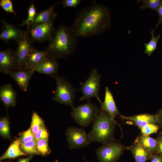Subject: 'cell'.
<instances>
[{
  "instance_id": "1",
  "label": "cell",
  "mask_w": 162,
  "mask_h": 162,
  "mask_svg": "<svg viewBox=\"0 0 162 162\" xmlns=\"http://www.w3.org/2000/svg\"><path fill=\"white\" fill-rule=\"evenodd\" d=\"M111 25L109 8L94 1L76 13L71 28L77 37H85L105 32Z\"/></svg>"
},
{
  "instance_id": "2",
  "label": "cell",
  "mask_w": 162,
  "mask_h": 162,
  "mask_svg": "<svg viewBox=\"0 0 162 162\" xmlns=\"http://www.w3.org/2000/svg\"><path fill=\"white\" fill-rule=\"evenodd\" d=\"M77 37L71 27L62 25L55 29L45 50L47 56L57 60L69 56L76 49Z\"/></svg>"
},
{
  "instance_id": "3",
  "label": "cell",
  "mask_w": 162,
  "mask_h": 162,
  "mask_svg": "<svg viewBox=\"0 0 162 162\" xmlns=\"http://www.w3.org/2000/svg\"><path fill=\"white\" fill-rule=\"evenodd\" d=\"M93 123L92 130L88 134L91 142L103 144L114 140L115 121L106 112L101 109Z\"/></svg>"
},
{
  "instance_id": "4",
  "label": "cell",
  "mask_w": 162,
  "mask_h": 162,
  "mask_svg": "<svg viewBox=\"0 0 162 162\" xmlns=\"http://www.w3.org/2000/svg\"><path fill=\"white\" fill-rule=\"evenodd\" d=\"M101 110L95 104L89 101L72 108L70 115L77 124L87 127L94 122Z\"/></svg>"
},
{
  "instance_id": "5",
  "label": "cell",
  "mask_w": 162,
  "mask_h": 162,
  "mask_svg": "<svg viewBox=\"0 0 162 162\" xmlns=\"http://www.w3.org/2000/svg\"><path fill=\"white\" fill-rule=\"evenodd\" d=\"M56 82V86L52 100L65 105L74 107L75 92L77 89L71 83L63 77L55 75L52 76Z\"/></svg>"
},
{
  "instance_id": "6",
  "label": "cell",
  "mask_w": 162,
  "mask_h": 162,
  "mask_svg": "<svg viewBox=\"0 0 162 162\" xmlns=\"http://www.w3.org/2000/svg\"><path fill=\"white\" fill-rule=\"evenodd\" d=\"M101 78V74L96 68L91 71L88 79L84 82L80 83V88L79 89L82 94L80 98V101L86 100L89 102L91 98L94 97L100 104L102 103L99 94Z\"/></svg>"
},
{
  "instance_id": "7",
  "label": "cell",
  "mask_w": 162,
  "mask_h": 162,
  "mask_svg": "<svg viewBox=\"0 0 162 162\" xmlns=\"http://www.w3.org/2000/svg\"><path fill=\"white\" fill-rule=\"evenodd\" d=\"M124 146L114 140L103 144L96 151L100 162H116L122 155Z\"/></svg>"
},
{
  "instance_id": "8",
  "label": "cell",
  "mask_w": 162,
  "mask_h": 162,
  "mask_svg": "<svg viewBox=\"0 0 162 162\" xmlns=\"http://www.w3.org/2000/svg\"><path fill=\"white\" fill-rule=\"evenodd\" d=\"M33 41L27 29L23 35L16 42L17 46L14 51V54L16 61V70H22L23 69L26 58L34 48Z\"/></svg>"
},
{
  "instance_id": "9",
  "label": "cell",
  "mask_w": 162,
  "mask_h": 162,
  "mask_svg": "<svg viewBox=\"0 0 162 162\" xmlns=\"http://www.w3.org/2000/svg\"><path fill=\"white\" fill-rule=\"evenodd\" d=\"M65 136L70 149H79L88 146L92 142L83 128L71 126L66 130Z\"/></svg>"
},
{
  "instance_id": "10",
  "label": "cell",
  "mask_w": 162,
  "mask_h": 162,
  "mask_svg": "<svg viewBox=\"0 0 162 162\" xmlns=\"http://www.w3.org/2000/svg\"><path fill=\"white\" fill-rule=\"evenodd\" d=\"M58 15V14L48 21L28 30L33 41L42 43L49 40L55 30L54 23Z\"/></svg>"
},
{
  "instance_id": "11",
  "label": "cell",
  "mask_w": 162,
  "mask_h": 162,
  "mask_svg": "<svg viewBox=\"0 0 162 162\" xmlns=\"http://www.w3.org/2000/svg\"><path fill=\"white\" fill-rule=\"evenodd\" d=\"M17 70V63L12 49H8L0 51V71L8 75L13 70Z\"/></svg>"
},
{
  "instance_id": "12",
  "label": "cell",
  "mask_w": 162,
  "mask_h": 162,
  "mask_svg": "<svg viewBox=\"0 0 162 162\" xmlns=\"http://www.w3.org/2000/svg\"><path fill=\"white\" fill-rule=\"evenodd\" d=\"M3 26L0 34V39L3 40L6 44L11 40H14L16 42L25 34L26 30H21L16 27L6 20L0 19Z\"/></svg>"
},
{
  "instance_id": "13",
  "label": "cell",
  "mask_w": 162,
  "mask_h": 162,
  "mask_svg": "<svg viewBox=\"0 0 162 162\" xmlns=\"http://www.w3.org/2000/svg\"><path fill=\"white\" fill-rule=\"evenodd\" d=\"M34 72L30 70H13L9 73L8 75L14 80L20 90L26 92Z\"/></svg>"
},
{
  "instance_id": "14",
  "label": "cell",
  "mask_w": 162,
  "mask_h": 162,
  "mask_svg": "<svg viewBox=\"0 0 162 162\" xmlns=\"http://www.w3.org/2000/svg\"><path fill=\"white\" fill-rule=\"evenodd\" d=\"M57 60L47 56L32 70L52 76L58 73L59 65Z\"/></svg>"
},
{
  "instance_id": "15",
  "label": "cell",
  "mask_w": 162,
  "mask_h": 162,
  "mask_svg": "<svg viewBox=\"0 0 162 162\" xmlns=\"http://www.w3.org/2000/svg\"><path fill=\"white\" fill-rule=\"evenodd\" d=\"M16 93L11 85L8 83L0 87V99L4 106H14L16 105Z\"/></svg>"
},
{
  "instance_id": "16",
  "label": "cell",
  "mask_w": 162,
  "mask_h": 162,
  "mask_svg": "<svg viewBox=\"0 0 162 162\" xmlns=\"http://www.w3.org/2000/svg\"><path fill=\"white\" fill-rule=\"evenodd\" d=\"M47 56V53L45 50L40 51L34 47L26 58L23 70H32Z\"/></svg>"
},
{
  "instance_id": "17",
  "label": "cell",
  "mask_w": 162,
  "mask_h": 162,
  "mask_svg": "<svg viewBox=\"0 0 162 162\" xmlns=\"http://www.w3.org/2000/svg\"><path fill=\"white\" fill-rule=\"evenodd\" d=\"M124 119L129 120L133 122L139 128L143 127L148 124H158V116L147 114H142L131 116H121Z\"/></svg>"
},
{
  "instance_id": "18",
  "label": "cell",
  "mask_w": 162,
  "mask_h": 162,
  "mask_svg": "<svg viewBox=\"0 0 162 162\" xmlns=\"http://www.w3.org/2000/svg\"><path fill=\"white\" fill-rule=\"evenodd\" d=\"M58 4L54 2L47 9L38 13L34 22L27 27V30L29 31L39 25L48 21L57 14L54 12V10L55 6Z\"/></svg>"
},
{
  "instance_id": "19",
  "label": "cell",
  "mask_w": 162,
  "mask_h": 162,
  "mask_svg": "<svg viewBox=\"0 0 162 162\" xmlns=\"http://www.w3.org/2000/svg\"><path fill=\"white\" fill-rule=\"evenodd\" d=\"M100 104L102 110L106 112L113 119L119 114L112 95L107 87L105 88L104 101Z\"/></svg>"
},
{
  "instance_id": "20",
  "label": "cell",
  "mask_w": 162,
  "mask_h": 162,
  "mask_svg": "<svg viewBox=\"0 0 162 162\" xmlns=\"http://www.w3.org/2000/svg\"><path fill=\"white\" fill-rule=\"evenodd\" d=\"M127 149L131 152L135 162H146L151 160L153 154L140 144L134 142Z\"/></svg>"
},
{
  "instance_id": "21",
  "label": "cell",
  "mask_w": 162,
  "mask_h": 162,
  "mask_svg": "<svg viewBox=\"0 0 162 162\" xmlns=\"http://www.w3.org/2000/svg\"><path fill=\"white\" fill-rule=\"evenodd\" d=\"M134 143L140 144L153 154L157 153L156 140L149 136L140 135L137 137Z\"/></svg>"
},
{
  "instance_id": "22",
  "label": "cell",
  "mask_w": 162,
  "mask_h": 162,
  "mask_svg": "<svg viewBox=\"0 0 162 162\" xmlns=\"http://www.w3.org/2000/svg\"><path fill=\"white\" fill-rule=\"evenodd\" d=\"M26 154L23 152L20 148L19 139H17L10 145L7 150L0 157V160L5 159H13L22 155Z\"/></svg>"
},
{
  "instance_id": "23",
  "label": "cell",
  "mask_w": 162,
  "mask_h": 162,
  "mask_svg": "<svg viewBox=\"0 0 162 162\" xmlns=\"http://www.w3.org/2000/svg\"><path fill=\"white\" fill-rule=\"evenodd\" d=\"M154 29H152L150 32L151 34V38L148 43H146L144 44L145 47L144 52L149 56H150L156 49L158 41L161 37L160 34L157 36L154 35Z\"/></svg>"
},
{
  "instance_id": "24",
  "label": "cell",
  "mask_w": 162,
  "mask_h": 162,
  "mask_svg": "<svg viewBox=\"0 0 162 162\" xmlns=\"http://www.w3.org/2000/svg\"><path fill=\"white\" fill-rule=\"evenodd\" d=\"M36 148L38 155L45 156L49 154L51 150L48 144V138L36 141Z\"/></svg>"
},
{
  "instance_id": "25",
  "label": "cell",
  "mask_w": 162,
  "mask_h": 162,
  "mask_svg": "<svg viewBox=\"0 0 162 162\" xmlns=\"http://www.w3.org/2000/svg\"><path fill=\"white\" fill-rule=\"evenodd\" d=\"M43 119L36 111L32 113L30 128L34 135L44 124Z\"/></svg>"
},
{
  "instance_id": "26",
  "label": "cell",
  "mask_w": 162,
  "mask_h": 162,
  "mask_svg": "<svg viewBox=\"0 0 162 162\" xmlns=\"http://www.w3.org/2000/svg\"><path fill=\"white\" fill-rule=\"evenodd\" d=\"M36 141L33 140L24 143L20 144L22 151L26 155H38L36 148Z\"/></svg>"
},
{
  "instance_id": "27",
  "label": "cell",
  "mask_w": 162,
  "mask_h": 162,
  "mask_svg": "<svg viewBox=\"0 0 162 162\" xmlns=\"http://www.w3.org/2000/svg\"><path fill=\"white\" fill-rule=\"evenodd\" d=\"M9 122L8 117L6 116L2 117L0 120V134L4 138L10 137Z\"/></svg>"
},
{
  "instance_id": "28",
  "label": "cell",
  "mask_w": 162,
  "mask_h": 162,
  "mask_svg": "<svg viewBox=\"0 0 162 162\" xmlns=\"http://www.w3.org/2000/svg\"><path fill=\"white\" fill-rule=\"evenodd\" d=\"M137 2H142V5L140 6L141 9L148 8L156 11L162 3L161 0H137Z\"/></svg>"
},
{
  "instance_id": "29",
  "label": "cell",
  "mask_w": 162,
  "mask_h": 162,
  "mask_svg": "<svg viewBox=\"0 0 162 162\" xmlns=\"http://www.w3.org/2000/svg\"><path fill=\"white\" fill-rule=\"evenodd\" d=\"M38 13H36L35 8L33 3H31L28 10V16L27 18L23 20L20 26L26 25L28 27L30 24L33 22Z\"/></svg>"
},
{
  "instance_id": "30",
  "label": "cell",
  "mask_w": 162,
  "mask_h": 162,
  "mask_svg": "<svg viewBox=\"0 0 162 162\" xmlns=\"http://www.w3.org/2000/svg\"><path fill=\"white\" fill-rule=\"evenodd\" d=\"M142 134L149 136L156 133L159 128L158 125L154 124H148L146 126L139 128Z\"/></svg>"
},
{
  "instance_id": "31",
  "label": "cell",
  "mask_w": 162,
  "mask_h": 162,
  "mask_svg": "<svg viewBox=\"0 0 162 162\" xmlns=\"http://www.w3.org/2000/svg\"><path fill=\"white\" fill-rule=\"evenodd\" d=\"M20 143H24L34 140V135L30 128L20 134L19 138Z\"/></svg>"
},
{
  "instance_id": "32",
  "label": "cell",
  "mask_w": 162,
  "mask_h": 162,
  "mask_svg": "<svg viewBox=\"0 0 162 162\" xmlns=\"http://www.w3.org/2000/svg\"><path fill=\"white\" fill-rule=\"evenodd\" d=\"M0 6L2 8L8 13H12L16 16V13L14 12L13 5L10 0H1Z\"/></svg>"
},
{
  "instance_id": "33",
  "label": "cell",
  "mask_w": 162,
  "mask_h": 162,
  "mask_svg": "<svg viewBox=\"0 0 162 162\" xmlns=\"http://www.w3.org/2000/svg\"><path fill=\"white\" fill-rule=\"evenodd\" d=\"M49 133L44 124L34 135V140L37 141L39 140L48 138Z\"/></svg>"
},
{
  "instance_id": "34",
  "label": "cell",
  "mask_w": 162,
  "mask_h": 162,
  "mask_svg": "<svg viewBox=\"0 0 162 162\" xmlns=\"http://www.w3.org/2000/svg\"><path fill=\"white\" fill-rule=\"evenodd\" d=\"M81 2L80 0H63L61 4L64 7L74 8L77 6Z\"/></svg>"
},
{
  "instance_id": "35",
  "label": "cell",
  "mask_w": 162,
  "mask_h": 162,
  "mask_svg": "<svg viewBox=\"0 0 162 162\" xmlns=\"http://www.w3.org/2000/svg\"><path fill=\"white\" fill-rule=\"evenodd\" d=\"M157 144V153L162 157V133L161 132L156 139Z\"/></svg>"
},
{
  "instance_id": "36",
  "label": "cell",
  "mask_w": 162,
  "mask_h": 162,
  "mask_svg": "<svg viewBox=\"0 0 162 162\" xmlns=\"http://www.w3.org/2000/svg\"><path fill=\"white\" fill-rule=\"evenodd\" d=\"M157 12H158L159 19L158 23L156 26L155 28L154 29V31L155 29L157 28L159 24L160 23H162V3L158 8Z\"/></svg>"
},
{
  "instance_id": "37",
  "label": "cell",
  "mask_w": 162,
  "mask_h": 162,
  "mask_svg": "<svg viewBox=\"0 0 162 162\" xmlns=\"http://www.w3.org/2000/svg\"><path fill=\"white\" fill-rule=\"evenodd\" d=\"M158 116V125L162 133V109H161L158 113L157 114Z\"/></svg>"
},
{
  "instance_id": "38",
  "label": "cell",
  "mask_w": 162,
  "mask_h": 162,
  "mask_svg": "<svg viewBox=\"0 0 162 162\" xmlns=\"http://www.w3.org/2000/svg\"><path fill=\"white\" fill-rule=\"evenodd\" d=\"M151 160V162H162V157L156 153L154 154Z\"/></svg>"
},
{
  "instance_id": "39",
  "label": "cell",
  "mask_w": 162,
  "mask_h": 162,
  "mask_svg": "<svg viewBox=\"0 0 162 162\" xmlns=\"http://www.w3.org/2000/svg\"><path fill=\"white\" fill-rule=\"evenodd\" d=\"M33 157V155L30 156L25 158L19 159L17 162H29Z\"/></svg>"
}]
</instances>
